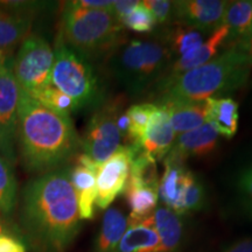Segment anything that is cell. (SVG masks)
I'll list each match as a JSON object with an SVG mask.
<instances>
[{
  "mask_svg": "<svg viewBox=\"0 0 252 252\" xmlns=\"http://www.w3.org/2000/svg\"><path fill=\"white\" fill-rule=\"evenodd\" d=\"M19 230L35 252H65L80 231L70 168L62 167L28 182L21 193Z\"/></svg>",
  "mask_w": 252,
  "mask_h": 252,
  "instance_id": "obj_1",
  "label": "cell"
},
{
  "mask_svg": "<svg viewBox=\"0 0 252 252\" xmlns=\"http://www.w3.org/2000/svg\"><path fill=\"white\" fill-rule=\"evenodd\" d=\"M17 145L25 169L45 174L76 157L81 138L70 117L46 108L20 89Z\"/></svg>",
  "mask_w": 252,
  "mask_h": 252,
  "instance_id": "obj_2",
  "label": "cell"
},
{
  "mask_svg": "<svg viewBox=\"0 0 252 252\" xmlns=\"http://www.w3.org/2000/svg\"><path fill=\"white\" fill-rule=\"evenodd\" d=\"M251 67L250 55L236 47H228L225 52L209 62L158 86L157 103L171 100L202 102L208 98H220L223 94L244 86Z\"/></svg>",
  "mask_w": 252,
  "mask_h": 252,
  "instance_id": "obj_3",
  "label": "cell"
},
{
  "mask_svg": "<svg viewBox=\"0 0 252 252\" xmlns=\"http://www.w3.org/2000/svg\"><path fill=\"white\" fill-rule=\"evenodd\" d=\"M123 32L124 27L111 11L84 8L69 1L63 7L58 40L89 60L112 54L124 42Z\"/></svg>",
  "mask_w": 252,
  "mask_h": 252,
  "instance_id": "obj_4",
  "label": "cell"
},
{
  "mask_svg": "<svg viewBox=\"0 0 252 252\" xmlns=\"http://www.w3.org/2000/svg\"><path fill=\"white\" fill-rule=\"evenodd\" d=\"M171 63L169 49L157 41L123 42L111 54L113 75L131 96H141L156 88Z\"/></svg>",
  "mask_w": 252,
  "mask_h": 252,
  "instance_id": "obj_5",
  "label": "cell"
},
{
  "mask_svg": "<svg viewBox=\"0 0 252 252\" xmlns=\"http://www.w3.org/2000/svg\"><path fill=\"white\" fill-rule=\"evenodd\" d=\"M52 84L68 94L78 110L99 108L105 94L89 60L58 40L54 50Z\"/></svg>",
  "mask_w": 252,
  "mask_h": 252,
  "instance_id": "obj_6",
  "label": "cell"
},
{
  "mask_svg": "<svg viewBox=\"0 0 252 252\" xmlns=\"http://www.w3.org/2000/svg\"><path fill=\"white\" fill-rule=\"evenodd\" d=\"M53 64L54 50L49 43L41 36L28 35L19 47L12 70L20 89L35 97L52 86Z\"/></svg>",
  "mask_w": 252,
  "mask_h": 252,
  "instance_id": "obj_7",
  "label": "cell"
},
{
  "mask_svg": "<svg viewBox=\"0 0 252 252\" xmlns=\"http://www.w3.org/2000/svg\"><path fill=\"white\" fill-rule=\"evenodd\" d=\"M122 112L119 98L104 102L94 110L81 139V150L94 162L100 166L121 147L122 134L117 127V118Z\"/></svg>",
  "mask_w": 252,
  "mask_h": 252,
  "instance_id": "obj_8",
  "label": "cell"
},
{
  "mask_svg": "<svg viewBox=\"0 0 252 252\" xmlns=\"http://www.w3.org/2000/svg\"><path fill=\"white\" fill-rule=\"evenodd\" d=\"M13 67V65H12ZM12 67L0 68V157L17 163V126L20 87Z\"/></svg>",
  "mask_w": 252,
  "mask_h": 252,
  "instance_id": "obj_9",
  "label": "cell"
},
{
  "mask_svg": "<svg viewBox=\"0 0 252 252\" xmlns=\"http://www.w3.org/2000/svg\"><path fill=\"white\" fill-rule=\"evenodd\" d=\"M133 153V147L127 145L121 146L117 152L99 166L96 175V204L100 209H106L125 190Z\"/></svg>",
  "mask_w": 252,
  "mask_h": 252,
  "instance_id": "obj_10",
  "label": "cell"
},
{
  "mask_svg": "<svg viewBox=\"0 0 252 252\" xmlns=\"http://www.w3.org/2000/svg\"><path fill=\"white\" fill-rule=\"evenodd\" d=\"M228 1L220 0H181L173 1V18L184 26L213 32L223 23Z\"/></svg>",
  "mask_w": 252,
  "mask_h": 252,
  "instance_id": "obj_11",
  "label": "cell"
},
{
  "mask_svg": "<svg viewBox=\"0 0 252 252\" xmlns=\"http://www.w3.org/2000/svg\"><path fill=\"white\" fill-rule=\"evenodd\" d=\"M31 2H0V48L13 54L30 35L33 23Z\"/></svg>",
  "mask_w": 252,
  "mask_h": 252,
  "instance_id": "obj_12",
  "label": "cell"
},
{
  "mask_svg": "<svg viewBox=\"0 0 252 252\" xmlns=\"http://www.w3.org/2000/svg\"><path fill=\"white\" fill-rule=\"evenodd\" d=\"M156 105L157 108L151 116L138 150L144 152L154 161H159L171 151L176 139V134L169 122L167 110L159 104Z\"/></svg>",
  "mask_w": 252,
  "mask_h": 252,
  "instance_id": "obj_13",
  "label": "cell"
},
{
  "mask_svg": "<svg viewBox=\"0 0 252 252\" xmlns=\"http://www.w3.org/2000/svg\"><path fill=\"white\" fill-rule=\"evenodd\" d=\"M163 165L165 171L160 179L158 195L167 208L181 215L184 214L182 198L189 171L186 168V161L171 152L163 158Z\"/></svg>",
  "mask_w": 252,
  "mask_h": 252,
  "instance_id": "obj_14",
  "label": "cell"
},
{
  "mask_svg": "<svg viewBox=\"0 0 252 252\" xmlns=\"http://www.w3.org/2000/svg\"><path fill=\"white\" fill-rule=\"evenodd\" d=\"M228 35V28L224 25H220V27H217L215 31L210 33V35L207 37V40H204L202 46L196 52L191 53L190 55L185 56V58L176 59L174 62H172L168 70L166 72L165 77L158 83V86L172 81L173 78L180 76V75L191 70V69H195L204 64V63L209 62L210 60L215 58L220 47L226 42Z\"/></svg>",
  "mask_w": 252,
  "mask_h": 252,
  "instance_id": "obj_15",
  "label": "cell"
},
{
  "mask_svg": "<svg viewBox=\"0 0 252 252\" xmlns=\"http://www.w3.org/2000/svg\"><path fill=\"white\" fill-rule=\"evenodd\" d=\"M219 135L210 123H204L194 130L179 135L169 152L184 161L189 158L208 157L216 151Z\"/></svg>",
  "mask_w": 252,
  "mask_h": 252,
  "instance_id": "obj_16",
  "label": "cell"
},
{
  "mask_svg": "<svg viewBox=\"0 0 252 252\" xmlns=\"http://www.w3.org/2000/svg\"><path fill=\"white\" fill-rule=\"evenodd\" d=\"M162 105L169 115V122L175 134H182L198 126L208 123L207 100L202 102H185V100H171V102L154 103Z\"/></svg>",
  "mask_w": 252,
  "mask_h": 252,
  "instance_id": "obj_17",
  "label": "cell"
},
{
  "mask_svg": "<svg viewBox=\"0 0 252 252\" xmlns=\"http://www.w3.org/2000/svg\"><path fill=\"white\" fill-rule=\"evenodd\" d=\"M222 25L228 28L229 47L238 48L243 45L252 27V0L228 1Z\"/></svg>",
  "mask_w": 252,
  "mask_h": 252,
  "instance_id": "obj_18",
  "label": "cell"
},
{
  "mask_svg": "<svg viewBox=\"0 0 252 252\" xmlns=\"http://www.w3.org/2000/svg\"><path fill=\"white\" fill-rule=\"evenodd\" d=\"M160 238L153 225L152 215L128 223L116 252H158Z\"/></svg>",
  "mask_w": 252,
  "mask_h": 252,
  "instance_id": "obj_19",
  "label": "cell"
},
{
  "mask_svg": "<svg viewBox=\"0 0 252 252\" xmlns=\"http://www.w3.org/2000/svg\"><path fill=\"white\" fill-rule=\"evenodd\" d=\"M96 175V172L81 163L70 168V181L77 197L81 220L94 217L97 198Z\"/></svg>",
  "mask_w": 252,
  "mask_h": 252,
  "instance_id": "obj_20",
  "label": "cell"
},
{
  "mask_svg": "<svg viewBox=\"0 0 252 252\" xmlns=\"http://www.w3.org/2000/svg\"><path fill=\"white\" fill-rule=\"evenodd\" d=\"M207 121L217 133L231 139L238 130V104L230 97L208 98Z\"/></svg>",
  "mask_w": 252,
  "mask_h": 252,
  "instance_id": "obj_21",
  "label": "cell"
},
{
  "mask_svg": "<svg viewBox=\"0 0 252 252\" xmlns=\"http://www.w3.org/2000/svg\"><path fill=\"white\" fill-rule=\"evenodd\" d=\"M153 225L160 238L158 252H174L179 248L182 238V222L180 215L167 207L154 210Z\"/></svg>",
  "mask_w": 252,
  "mask_h": 252,
  "instance_id": "obj_22",
  "label": "cell"
},
{
  "mask_svg": "<svg viewBox=\"0 0 252 252\" xmlns=\"http://www.w3.org/2000/svg\"><path fill=\"white\" fill-rule=\"evenodd\" d=\"M128 226L127 219L118 208H111L104 214L94 252H116L123 235Z\"/></svg>",
  "mask_w": 252,
  "mask_h": 252,
  "instance_id": "obj_23",
  "label": "cell"
},
{
  "mask_svg": "<svg viewBox=\"0 0 252 252\" xmlns=\"http://www.w3.org/2000/svg\"><path fill=\"white\" fill-rule=\"evenodd\" d=\"M125 198L130 207L131 215L127 219V222H137L152 215V212L156 209L158 198V189L126 184Z\"/></svg>",
  "mask_w": 252,
  "mask_h": 252,
  "instance_id": "obj_24",
  "label": "cell"
},
{
  "mask_svg": "<svg viewBox=\"0 0 252 252\" xmlns=\"http://www.w3.org/2000/svg\"><path fill=\"white\" fill-rule=\"evenodd\" d=\"M203 42V32L179 24L178 26L168 32L165 45L171 52L172 58L176 56L178 59H180L196 52Z\"/></svg>",
  "mask_w": 252,
  "mask_h": 252,
  "instance_id": "obj_25",
  "label": "cell"
},
{
  "mask_svg": "<svg viewBox=\"0 0 252 252\" xmlns=\"http://www.w3.org/2000/svg\"><path fill=\"white\" fill-rule=\"evenodd\" d=\"M156 108L157 105L154 103H139L127 109V111L125 112L128 118V132L125 138L127 146L138 150L149 125L151 116Z\"/></svg>",
  "mask_w": 252,
  "mask_h": 252,
  "instance_id": "obj_26",
  "label": "cell"
},
{
  "mask_svg": "<svg viewBox=\"0 0 252 252\" xmlns=\"http://www.w3.org/2000/svg\"><path fill=\"white\" fill-rule=\"evenodd\" d=\"M12 165L0 157V215L7 216L17 204V180Z\"/></svg>",
  "mask_w": 252,
  "mask_h": 252,
  "instance_id": "obj_27",
  "label": "cell"
},
{
  "mask_svg": "<svg viewBox=\"0 0 252 252\" xmlns=\"http://www.w3.org/2000/svg\"><path fill=\"white\" fill-rule=\"evenodd\" d=\"M33 98L43 104L46 108L53 110V111L58 112L60 115L67 116V117H70L72 112L77 111V106L74 100L68 94L56 89L53 84L41 91L40 94H37Z\"/></svg>",
  "mask_w": 252,
  "mask_h": 252,
  "instance_id": "obj_28",
  "label": "cell"
},
{
  "mask_svg": "<svg viewBox=\"0 0 252 252\" xmlns=\"http://www.w3.org/2000/svg\"><path fill=\"white\" fill-rule=\"evenodd\" d=\"M206 202V189L202 182L194 173L189 171L186 181L184 198H182V212L184 214L197 212Z\"/></svg>",
  "mask_w": 252,
  "mask_h": 252,
  "instance_id": "obj_29",
  "label": "cell"
},
{
  "mask_svg": "<svg viewBox=\"0 0 252 252\" xmlns=\"http://www.w3.org/2000/svg\"><path fill=\"white\" fill-rule=\"evenodd\" d=\"M121 24L123 27L128 28L135 33H151L157 26V20L140 1L138 7L122 19Z\"/></svg>",
  "mask_w": 252,
  "mask_h": 252,
  "instance_id": "obj_30",
  "label": "cell"
},
{
  "mask_svg": "<svg viewBox=\"0 0 252 252\" xmlns=\"http://www.w3.org/2000/svg\"><path fill=\"white\" fill-rule=\"evenodd\" d=\"M236 188L244 208L252 216V159L239 171Z\"/></svg>",
  "mask_w": 252,
  "mask_h": 252,
  "instance_id": "obj_31",
  "label": "cell"
},
{
  "mask_svg": "<svg viewBox=\"0 0 252 252\" xmlns=\"http://www.w3.org/2000/svg\"><path fill=\"white\" fill-rule=\"evenodd\" d=\"M141 2L153 14L157 24H167L172 20L173 1H168V0H145Z\"/></svg>",
  "mask_w": 252,
  "mask_h": 252,
  "instance_id": "obj_32",
  "label": "cell"
},
{
  "mask_svg": "<svg viewBox=\"0 0 252 252\" xmlns=\"http://www.w3.org/2000/svg\"><path fill=\"white\" fill-rule=\"evenodd\" d=\"M0 252H26V245L8 230L0 235Z\"/></svg>",
  "mask_w": 252,
  "mask_h": 252,
  "instance_id": "obj_33",
  "label": "cell"
},
{
  "mask_svg": "<svg viewBox=\"0 0 252 252\" xmlns=\"http://www.w3.org/2000/svg\"><path fill=\"white\" fill-rule=\"evenodd\" d=\"M140 5V1H135V0H118V1H113L112 6V14L118 19L119 21L123 18L130 14L135 7Z\"/></svg>",
  "mask_w": 252,
  "mask_h": 252,
  "instance_id": "obj_34",
  "label": "cell"
},
{
  "mask_svg": "<svg viewBox=\"0 0 252 252\" xmlns=\"http://www.w3.org/2000/svg\"><path fill=\"white\" fill-rule=\"evenodd\" d=\"M76 5L84 8L90 9H103V11H111L113 1H105V0H80L75 1Z\"/></svg>",
  "mask_w": 252,
  "mask_h": 252,
  "instance_id": "obj_35",
  "label": "cell"
},
{
  "mask_svg": "<svg viewBox=\"0 0 252 252\" xmlns=\"http://www.w3.org/2000/svg\"><path fill=\"white\" fill-rule=\"evenodd\" d=\"M225 252H252V238H244L236 242Z\"/></svg>",
  "mask_w": 252,
  "mask_h": 252,
  "instance_id": "obj_36",
  "label": "cell"
},
{
  "mask_svg": "<svg viewBox=\"0 0 252 252\" xmlns=\"http://www.w3.org/2000/svg\"><path fill=\"white\" fill-rule=\"evenodd\" d=\"M236 48H237V47H236ZM238 49L243 50V52H245L247 54L250 55L251 59H252V27H251L250 34H249L248 40L245 41V42L241 47H238Z\"/></svg>",
  "mask_w": 252,
  "mask_h": 252,
  "instance_id": "obj_37",
  "label": "cell"
},
{
  "mask_svg": "<svg viewBox=\"0 0 252 252\" xmlns=\"http://www.w3.org/2000/svg\"><path fill=\"white\" fill-rule=\"evenodd\" d=\"M6 231H8V229H6V226L2 224V222H1V220H0V235L5 234Z\"/></svg>",
  "mask_w": 252,
  "mask_h": 252,
  "instance_id": "obj_38",
  "label": "cell"
}]
</instances>
